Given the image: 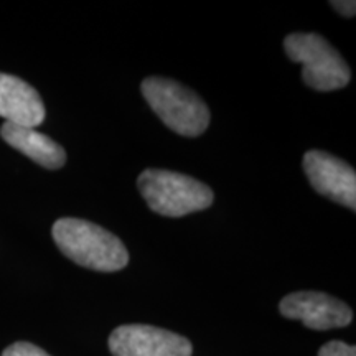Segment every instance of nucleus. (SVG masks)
Returning <instances> with one entry per match:
<instances>
[{"label": "nucleus", "instance_id": "f257e3e1", "mask_svg": "<svg viewBox=\"0 0 356 356\" xmlns=\"http://www.w3.org/2000/svg\"><path fill=\"white\" fill-rule=\"evenodd\" d=\"M51 236L63 254L86 269L118 273L129 264V252L118 236L79 218H60Z\"/></svg>", "mask_w": 356, "mask_h": 356}, {"label": "nucleus", "instance_id": "f03ea898", "mask_svg": "<svg viewBox=\"0 0 356 356\" xmlns=\"http://www.w3.org/2000/svg\"><path fill=\"white\" fill-rule=\"evenodd\" d=\"M147 207L157 215L180 218L211 207L215 195L208 185L184 173L147 168L137 178Z\"/></svg>", "mask_w": 356, "mask_h": 356}, {"label": "nucleus", "instance_id": "7ed1b4c3", "mask_svg": "<svg viewBox=\"0 0 356 356\" xmlns=\"http://www.w3.org/2000/svg\"><path fill=\"white\" fill-rule=\"evenodd\" d=\"M142 95L160 121L178 136L198 137L210 126V109L197 92L167 78H145Z\"/></svg>", "mask_w": 356, "mask_h": 356}, {"label": "nucleus", "instance_id": "20e7f679", "mask_svg": "<svg viewBox=\"0 0 356 356\" xmlns=\"http://www.w3.org/2000/svg\"><path fill=\"white\" fill-rule=\"evenodd\" d=\"M289 60L300 63L302 78L315 91H337L351 79V71L330 43L318 33H291L284 40Z\"/></svg>", "mask_w": 356, "mask_h": 356}, {"label": "nucleus", "instance_id": "39448f33", "mask_svg": "<svg viewBox=\"0 0 356 356\" xmlns=\"http://www.w3.org/2000/svg\"><path fill=\"white\" fill-rule=\"evenodd\" d=\"M113 356H191L193 345L178 333L152 325H121L111 333Z\"/></svg>", "mask_w": 356, "mask_h": 356}, {"label": "nucleus", "instance_id": "423d86ee", "mask_svg": "<svg viewBox=\"0 0 356 356\" xmlns=\"http://www.w3.org/2000/svg\"><path fill=\"white\" fill-rule=\"evenodd\" d=\"M305 175L315 191L332 202L356 210L355 168L323 150H309L302 160Z\"/></svg>", "mask_w": 356, "mask_h": 356}, {"label": "nucleus", "instance_id": "0eeeda50", "mask_svg": "<svg viewBox=\"0 0 356 356\" xmlns=\"http://www.w3.org/2000/svg\"><path fill=\"white\" fill-rule=\"evenodd\" d=\"M280 315L291 320H300L312 330L343 328L353 320V312L345 302L323 292H293L279 304Z\"/></svg>", "mask_w": 356, "mask_h": 356}, {"label": "nucleus", "instance_id": "6e6552de", "mask_svg": "<svg viewBox=\"0 0 356 356\" xmlns=\"http://www.w3.org/2000/svg\"><path fill=\"white\" fill-rule=\"evenodd\" d=\"M44 104L33 86L12 74L0 73V118L8 124L35 129L44 121Z\"/></svg>", "mask_w": 356, "mask_h": 356}, {"label": "nucleus", "instance_id": "1a4fd4ad", "mask_svg": "<svg viewBox=\"0 0 356 356\" xmlns=\"http://www.w3.org/2000/svg\"><path fill=\"white\" fill-rule=\"evenodd\" d=\"M0 137L13 149L48 170H56L65 165L66 152L63 147L35 129L6 122L0 127Z\"/></svg>", "mask_w": 356, "mask_h": 356}, {"label": "nucleus", "instance_id": "9d476101", "mask_svg": "<svg viewBox=\"0 0 356 356\" xmlns=\"http://www.w3.org/2000/svg\"><path fill=\"white\" fill-rule=\"evenodd\" d=\"M2 356H50L47 351L38 348L37 345L29 343V341H17L3 350Z\"/></svg>", "mask_w": 356, "mask_h": 356}, {"label": "nucleus", "instance_id": "9b49d317", "mask_svg": "<svg viewBox=\"0 0 356 356\" xmlns=\"http://www.w3.org/2000/svg\"><path fill=\"white\" fill-rule=\"evenodd\" d=\"M318 356H356V348L345 341L333 340L318 350Z\"/></svg>", "mask_w": 356, "mask_h": 356}, {"label": "nucleus", "instance_id": "f8f14e48", "mask_svg": "<svg viewBox=\"0 0 356 356\" xmlns=\"http://www.w3.org/2000/svg\"><path fill=\"white\" fill-rule=\"evenodd\" d=\"M330 6L343 17H355L356 13V3L353 0L351 2L350 0H338V2H330Z\"/></svg>", "mask_w": 356, "mask_h": 356}]
</instances>
